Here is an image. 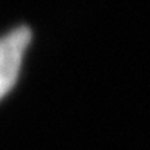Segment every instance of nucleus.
<instances>
[{"label": "nucleus", "instance_id": "nucleus-1", "mask_svg": "<svg viewBox=\"0 0 150 150\" xmlns=\"http://www.w3.org/2000/svg\"><path fill=\"white\" fill-rule=\"evenodd\" d=\"M29 42L31 31L25 25H20L0 38V100L15 87Z\"/></svg>", "mask_w": 150, "mask_h": 150}]
</instances>
